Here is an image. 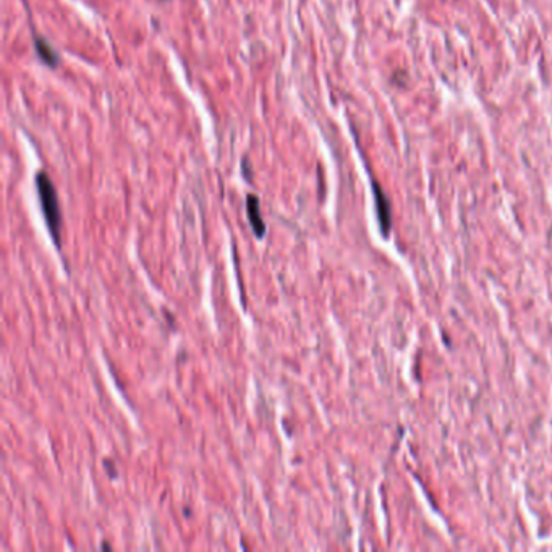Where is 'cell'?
Listing matches in <instances>:
<instances>
[{
    "label": "cell",
    "mask_w": 552,
    "mask_h": 552,
    "mask_svg": "<svg viewBox=\"0 0 552 552\" xmlns=\"http://www.w3.org/2000/svg\"><path fill=\"white\" fill-rule=\"evenodd\" d=\"M36 187H37L39 199H41L42 214H44V219H46L49 232H51V235L53 238V242H56L57 248H60V245H62V212H60V204H58L56 187H53L52 180L49 178V175L46 172H39L36 175Z\"/></svg>",
    "instance_id": "1"
},
{
    "label": "cell",
    "mask_w": 552,
    "mask_h": 552,
    "mask_svg": "<svg viewBox=\"0 0 552 552\" xmlns=\"http://www.w3.org/2000/svg\"><path fill=\"white\" fill-rule=\"evenodd\" d=\"M246 212L248 219H250V224L255 231V235L262 238L266 233V224L262 221L261 216V209H260V199H258L255 194H248L246 198Z\"/></svg>",
    "instance_id": "2"
},
{
    "label": "cell",
    "mask_w": 552,
    "mask_h": 552,
    "mask_svg": "<svg viewBox=\"0 0 552 552\" xmlns=\"http://www.w3.org/2000/svg\"><path fill=\"white\" fill-rule=\"evenodd\" d=\"M34 47H36L37 56L41 57V60L44 63H47V65L52 67V68H56L58 65V62H60V58H58V53L53 51L52 46H49V44L44 41L41 36L34 37Z\"/></svg>",
    "instance_id": "4"
},
{
    "label": "cell",
    "mask_w": 552,
    "mask_h": 552,
    "mask_svg": "<svg viewBox=\"0 0 552 552\" xmlns=\"http://www.w3.org/2000/svg\"><path fill=\"white\" fill-rule=\"evenodd\" d=\"M373 192H374V199H376V209H378V217L380 222V228H383L385 235L389 233L390 228V206L387 198L383 192V188L379 187L378 182H373Z\"/></svg>",
    "instance_id": "3"
}]
</instances>
